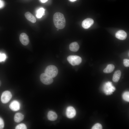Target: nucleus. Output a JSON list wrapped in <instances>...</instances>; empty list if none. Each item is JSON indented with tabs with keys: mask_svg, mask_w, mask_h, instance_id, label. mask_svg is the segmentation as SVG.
<instances>
[{
	"mask_svg": "<svg viewBox=\"0 0 129 129\" xmlns=\"http://www.w3.org/2000/svg\"><path fill=\"white\" fill-rule=\"evenodd\" d=\"M123 99L125 101L129 102V92L126 91L124 92L122 95Z\"/></svg>",
	"mask_w": 129,
	"mask_h": 129,
	"instance_id": "obj_19",
	"label": "nucleus"
},
{
	"mask_svg": "<svg viewBox=\"0 0 129 129\" xmlns=\"http://www.w3.org/2000/svg\"><path fill=\"white\" fill-rule=\"evenodd\" d=\"M10 109L13 111L18 110L20 108V104L19 102L16 100L12 101L9 105Z\"/></svg>",
	"mask_w": 129,
	"mask_h": 129,
	"instance_id": "obj_10",
	"label": "nucleus"
},
{
	"mask_svg": "<svg viewBox=\"0 0 129 129\" xmlns=\"http://www.w3.org/2000/svg\"><path fill=\"white\" fill-rule=\"evenodd\" d=\"M41 82L44 84L49 85L51 84L53 82L52 78L49 76L45 73L42 74L40 76Z\"/></svg>",
	"mask_w": 129,
	"mask_h": 129,
	"instance_id": "obj_5",
	"label": "nucleus"
},
{
	"mask_svg": "<svg viewBox=\"0 0 129 129\" xmlns=\"http://www.w3.org/2000/svg\"><path fill=\"white\" fill-rule=\"evenodd\" d=\"M54 23L55 26L59 29L64 28L66 25V20L63 14L59 12H57L53 17Z\"/></svg>",
	"mask_w": 129,
	"mask_h": 129,
	"instance_id": "obj_1",
	"label": "nucleus"
},
{
	"mask_svg": "<svg viewBox=\"0 0 129 129\" xmlns=\"http://www.w3.org/2000/svg\"><path fill=\"white\" fill-rule=\"evenodd\" d=\"M71 2H74L76 0H69Z\"/></svg>",
	"mask_w": 129,
	"mask_h": 129,
	"instance_id": "obj_27",
	"label": "nucleus"
},
{
	"mask_svg": "<svg viewBox=\"0 0 129 129\" xmlns=\"http://www.w3.org/2000/svg\"><path fill=\"white\" fill-rule=\"evenodd\" d=\"M67 59L69 63L73 66L79 65L82 61L81 58L76 55H69L68 56Z\"/></svg>",
	"mask_w": 129,
	"mask_h": 129,
	"instance_id": "obj_3",
	"label": "nucleus"
},
{
	"mask_svg": "<svg viewBox=\"0 0 129 129\" xmlns=\"http://www.w3.org/2000/svg\"><path fill=\"white\" fill-rule=\"evenodd\" d=\"M6 58V55L5 54L0 53V62L5 61Z\"/></svg>",
	"mask_w": 129,
	"mask_h": 129,
	"instance_id": "obj_22",
	"label": "nucleus"
},
{
	"mask_svg": "<svg viewBox=\"0 0 129 129\" xmlns=\"http://www.w3.org/2000/svg\"><path fill=\"white\" fill-rule=\"evenodd\" d=\"M121 72L119 70L116 71L113 76L112 80L113 81L116 82L119 80L121 76Z\"/></svg>",
	"mask_w": 129,
	"mask_h": 129,
	"instance_id": "obj_13",
	"label": "nucleus"
},
{
	"mask_svg": "<svg viewBox=\"0 0 129 129\" xmlns=\"http://www.w3.org/2000/svg\"><path fill=\"white\" fill-rule=\"evenodd\" d=\"M45 10L43 8H41L38 9L36 12V16L37 18H40L42 17L44 13Z\"/></svg>",
	"mask_w": 129,
	"mask_h": 129,
	"instance_id": "obj_18",
	"label": "nucleus"
},
{
	"mask_svg": "<svg viewBox=\"0 0 129 129\" xmlns=\"http://www.w3.org/2000/svg\"><path fill=\"white\" fill-rule=\"evenodd\" d=\"M94 21L93 19L88 18L84 20L82 22V27L85 29L89 28L93 24Z\"/></svg>",
	"mask_w": 129,
	"mask_h": 129,
	"instance_id": "obj_8",
	"label": "nucleus"
},
{
	"mask_svg": "<svg viewBox=\"0 0 129 129\" xmlns=\"http://www.w3.org/2000/svg\"><path fill=\"white\" fill-rule=\"evenodd\" d=\"M116 37L118 39L122 40H125L127 37L126 32L123 30L118 31L115 34Z\"/></svg>",
	"mask_w": 129,
	"mask_h": 129,
	"instance_id": "obj_11",
	"label": "nucleus"
},
{
	"mask_svg": "<svg viewBox=\"0 0 129 129\" xmlns=\"http://www.w3.org/2000/svg\"><path fill=\"white\" fill-rule=\"evenodd\" d=\"M1 85V81L0 80V86Z\"/></svg>",
	"mask_w": 129,
	"mask_h": 129,
	"instance_id": "obj_28",
	"label": "nucleus"
},
{
	"mask_svg": "<svg viewBox=\"0 0 129 129\" xmlns=\"http://www.w3.org/2000/svg\"><path fill=\"white\" fill-rule=\"evenodd\" d=\"M47 117L48 120L54 121L56 119L57 116L55 113L52 111H50L48 113Z\"/></svg>",
	"mask_w": 129,
	"mask_h": 129,
	"instance_id": "obj_15",
	"label": "nucleus"
},
{
	"mask_svg": "<svg viewBox=\"0 0 129 129\" xmlns=\"http://www.w3.org/2000/svg\"><path fill=\"white\" fill-rule=\"evenodd\" d=\"M4 2L2 0H0V9L2 8L4 6Z\"/></svg>",
	"mask_w": 129,
	"mask_h": 129,
	"instance_id": "obj_25",
	"label": "nucleus"
},
{
	"mask_svg": "<svg viewBox=\"0 0 129 129\" xmlns=\"http://www.w3.org/2000/svg\"><path fill=\"white\" fill-rule=\"evenodd\" d=\"M27 127L26 125L24 124H21L17 125L16 128V129H26Z\"/></svg>",
	"mask_w": 129,
	"mask_h": 129,
	"instance_id": "obj_20",
	"label": "nucleus"
},
{
	"mask_svg": "<svg viewBox=\"0 0 129 129\" xmlns=\"http://www.w3.org/2000/svg\"><path fill=\"white\" fill-rule=\"evenodd\" d=\"M103 90L105 94L110 95L115 91V88L111 82H108L105 83L103 87Z\"/></svg>",
	"mask_w": 129,
	"mask_h": 129,
	"instance_id": "obj_4",
	"label": "nucleus"
},
{
	"mask_svg": "<svg viewBox=\"0 0 129 129\" xmlns=\"http://www.w3.org/2000/svg\"><path fill=\"white\" fill-rule=\"evenodd\" d=\"M48 0H40L43 3H44L46 2Z\"/></svg>",
	"mask_w": 129,
	"mask_h": 129,
	"instance_id": "obj_26",
	"label": "nucleus"
},
{
	"mask_svg": "<svg viewBox=\"0 0 129 129\" xmlns=\"http://www.w3.org/2000/svg\"><path fill=\"white\" fill-rule=\"evenodd\" d=\"M4 126V123L2 119L0 117V129H3Z\"/></svg>",
	"mask_w": 129,
	"mask_h": 129,
	"instance_id": "obj_24",
	"label": "nucleus"
},
{
	"mask_svg": "<svg viewBox=\"0 0 129 129\" xmlns=\"http://www.w3.org/2000/svg\"><path fill=\"white\" fill-rule=\"evenodd\" d=\"M25 16L26 19L31 22L34 23L36 22V19L35 17L30 12H27L25 14Z\"/></svg>",
	"mask_w": 129,
	"mask_h": 129,
	"instance_id": "obj_12",
	"label": "nucleus"
},
{
	"mask_svg": "<svg viewBox=\"0 0 129 129\" xmlns=\"http://www.w3.org/2000/svg\"><path fill=\"white\" fill-rule=\"evenodd\" d=\"M24 116L20 113H17L15 115L14 119L15 122L19 123L22 121L24 119Z\"/></svg>",
	"mask_w": 129,
	"mask_h": 129,
	"instance_id": "obj_16",
	"label": "nucleus"
},
{
	"mask_svg": "<svg viewBox=\"0 0 129 129\" xmlns=\"http://www.w3.org/2000/svg\"><path fill=\"white\" fill-rule=\"evenodd\" d=\"M76 114V110L73 107L70 106L67 108L66 111V115L68 118H72L75 117Z\"/></svg>",
	"mask_w": 129,
	"mask_h": 129,
	"instance_id": "obj_7",
	"label": "nucleus"
},
{
	"mask_svg": "<svg viewBox=\"0 0 129 129\" xmlns=\"http://www.w3.org/2000/svg\"><path fill=\"white\" fill-rule=\"evenodd\" d=\"M19 39L22 44L24 45H27L29 42L28 37L24 33H22L20 34Z\"/></svg>",
	"mask_w": 129,
	"mask_h": 129,
	"instance_id": "obj_9",
	"label": "nucleus"
},
{
	"mask_svg": "<svg viewBox=\"0 0 129 129\" xmlns=\"http://www.w3.org/2000/svg\"><path fill=\"white\" fill-rule=\"evenodd\" d=\"M102 129V125L99 123L95 124L92 128V129Z\"/></svg>",
	"mask_w": 129,
	"mask_h": 129,
	"instance_id": "obj_21",
	"label": "nucleus"
},
{
	"mask_svg": "<svg viewBox=\"0 0 129 129\" xmlns=\"http://www.w3.org/2000/svg\"><path fill=\"white\" fill-rule=\"evenodd\" d=\"M79 45L78 43L76 42L71 43L69 45L70 49L72 51H77L79 50Z\"/></svg>",
	"mask_w": 129,
	"mask_h": 129,
	"instance_id": "obj_14",
	"label": "nucleus"
},
{
	"mask_svg": "<svg viewBox=\"0 0 129 129\" xmlns=\"http://www.w3.org/2000/svg\"><path fill=\"white\" fill-rule=\"evenodd\" d=\"M123 63L125 66L128 67L129 66V60L125 59L123 60Z\"/></svg>",
	"mask_w": 129,
	"mask_h": 129,
	"instance_id": "obj_23",
	"label": "nucleus"
},
{
	"mask_svg": "<svg viewBox=\"0 0 129 129\" xmlns=\"http://www.w3.org/2000/svg\"><path fill=\"white\" fill-rule=\"evenodd\" d=\"M12 95L10 91H6L2 93L1 98V102L4 103H8L12 98Z\"/></svg>",
	"mask_w": 129,
	"mask_h": 129,
	"instance_id": "obj_6",
	"label": "nucleus"
},
{
	"mask_svg": "<svg viewBox=\"0 0 129 129\" xmlns=\"http://www.w3.org/2000/svg\"><path fill=\"white\" fill-rule=\"evenodd\" d=\"M58 73L57 68L54 65H50L47 67L45 70V73L52 78L56 77Z\"/></svg>",
	"mask_w": 129,
	"mask_h": 129,
	"instance_id": "obj_2",
	"label": "nucleus"
},
{
	"mask_svg": "<svg viewBox=\"0 0 129 129\" xmlns=\"http://www.w3.org/2000/svg\"><path fill=\"white\" fill-rule=\"evenodd\" d=\"M115 66L112 64H108L103 70V72L106 73H109L112 72L114 69Z\"/></svg>",
	"mask_w": 129,
	"mask_h": 129,
	"instance_id": "obj_17",
	"label": "nucleus"
}]
</instances>
